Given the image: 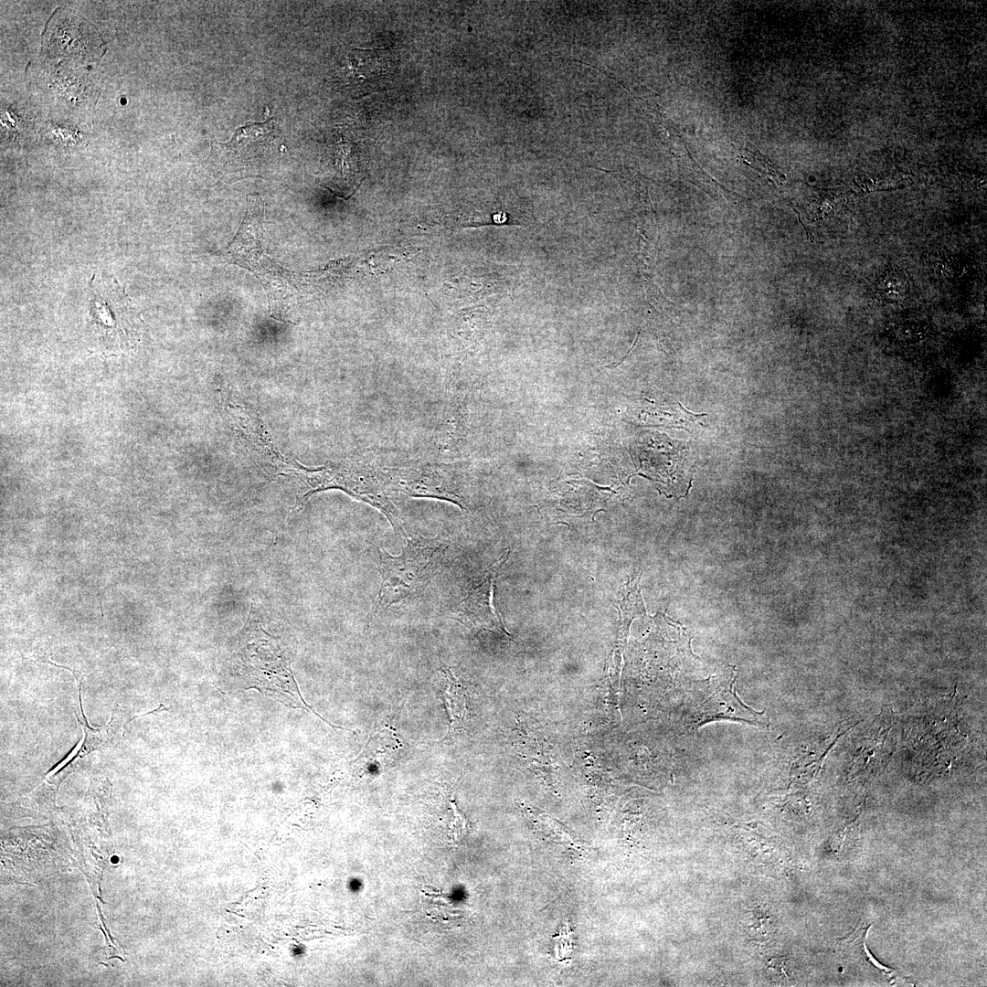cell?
<instances>
[{
    "mask_svg": "<svg viewBox=\"0 0 987 987\" xmlns=\"http://www.w3.org/2000/svg\"><path fill=\"white\" fill-rule=\"evenodd\" d=\"M253 202L249 204L238 233L219 255L225 261L245 268L258 278L266 291L271 316L292 322L305 284L301 275L281 267L266 254L262 239L263 208Z\"/></svg>",
    "mask_w": 987,
    "mask_h": 987,
    "instance_id": "1",
    "label": "cell"
},
{
    "mask_svg": "<svg viewBox=\"0 0 987 987\" xmlns=\"http://www.w3.org/2000/svg\"><path fill=\"white\" fill-rule=\"evenodd\" d=\"M444 678V701L451 716V727L456 720H460L463 713V699L461 695L460 686L450 670H443Z\"/></svg>",
    "mask_w": 987,
    "mask_h": 987,
    "instance_id": "11",
    "label": "cell"
},
{
    "mask_svg": "<svg viewBox=\"0 0 987 987\" xmlns=\"http://www.w3.org/2000/svg\"><path fill=\"white\" fill-rule=\"evenodd\" d=\"M78 687L81 717L77 716V720L83 730L82 746L79 751V754L82 757L93 751L107 748L114 745L115 742L121 738L124 727L131 721H133L134 718L143 716L158 710L165 709V707L161 704L158 708L153 711L129 717L128 715L124 713L119 706H117L112 712L110 721L101 727L94 728L90 727L87 722L82 707L80 686L78 685Z\"/></svg>",
    "mask_w": 987,
    "mask_h": 987,
    "instance_id": "9",
    "label": "cell"
},
{
    "mask_svg": "<svg viewBox=\"0 0 987 987\" xmlns=\"http://www.w3.org/2000/svg\"><path fill=\"white\" fill-rule=\"evenodd\" d=\"M639 577L632 578L622 592L623 600L620 602L619 609L621 614V630L626 631L630 621L637 613L644 611L643 604L638 589Z\"/></svg>",
    "mask_w": 987,
    "mask_h": 987,
    "instance_id": "10",
    "label": "cell"
},
{
    "mask_svg": "<svg viewBox=\"0 0 987 987\" xmlns=\"http://www.w3.org/2000/svg\"><path fill=\"white\" fill-rule=\"evenodd\" d=\"M383 471L390 491L447 501L464 511L468 508L464 482L453 463H413Z\"/></svg>",
    "mask_w": 987,
    "mask_h": 987,
    "instance_id": "5",
    "label": "cell"
},
{
    "mask_svg": "<svg viewBox=\"0 0 987 987\" xmlns=\"http://www.w3.org/2000/svg\"><path fill=\"white\" fill-rule=\"evenodd\" d=\"M273 122L246 124L235 131L233 137L227 143H218L221 147L224 171L232 174L249 173L260 163L273 139Z\"/></svg>",
    "mask_w": 987,
    "mask_h": 987,
    "instance_id": "7",
    "label": "cell"
},
{
    "mask_svg": "<svg viewBox=\"0 0 987 987\" xmlns=\"http://www.w3.org/2000/svg\"><path fill=\"white\" fill-rule=\"evenodd\" d=\"M90 287V320L100 344L109 350L135 343L141 318L114 277L94 274Z\"/></svg>",
    "mask_w": 987,
    "mask_h": 987,
    "instance_id": "3",
    "label": "cell"
},
{
    "mask_svg": "<svg viewBox=\"0 0 987 987\" xmlns=\"http://www.w3.org/2000/svg\"><path fill=\"white\" fill-rule=\"evenodd\" d=\"M245 673L251 687L294 708H308L293 679L287 659L274 639L265 634L252 641L245 653Z\"/></svg>",
    "mask_w": 987,
    "mask_h": 987,
    "instance_id": "6",
    "label": "cell"
},
{
    "mask_svg": "<svg viewBox=\"0 0 987 987\" xmlns=\"http://www.w3.org/2000/svg\"><path fill=\"white\" fill-rule=\"evenodd\" d=\"M310 494L339 489L381 512L397 533L406 536L398 511L388 497L390 489L383 469L363 462L332 463L310 471Z\"/></svg>",
    "mask_w": 987,
    "mask_h": 987,
    "instance_id": "4",
    "label": "cell"
},
{
    "mask_svg": "<svg viewBox=\"0 0 987 987\" xmlns=\"http://www.w3.org/2000/svg\"><path fill=\"white\" fill-rule=\"evenodd\" d=\"M450 546L440 536H406L399 555L379 550L380 587L376 612L420 595L439 573Z\"/></svg>",
    "mask_w": 987,
    "mask_h": 987,
    "instance_id": "2",
    "label": "cell"
},
{
    "mask_svg": "<svg viewBox=\"0 0 987 987\" xmlns=\"http://www.w3.org/2000/svg\"><path fill=\"white\" fill-rule=\"evenodd\" d=\"M508 555L507 552L494 561L478 577L477 581H472L465 589L456 611L461 620L466 619L476 623L492 621L496 626L503 628L502 620L494 605V580Z\"/></svg>",
    "mask_w": 987,
    "mask_h": 987,
    "instance_id": "8",
    "label": "cell"
}]
</instances>
